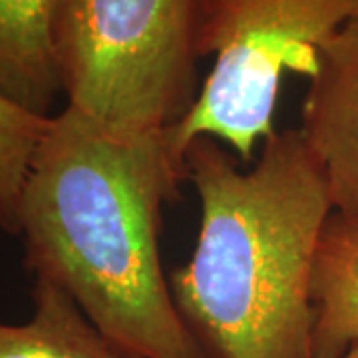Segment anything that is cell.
I'll use <instances>...</instances> for the list:
<instances>
[{
	"label": "cell",
	"instance_id": "1",
	"mask_svg": "<svg viewBox=\"0 0 358 358\" xmlns=\"http://www.w3.org/2000/svg\"><path fill=\"white\" fill-rule=\"evenodd\" d=\"M183 179L166 129L117 134L66 106L22 193L26 268L140 358H217L179 313L162 267L164 209Z\"/></svg>",
	"mask_w": 358,
	"mask_h": 358
},
{
	"label": "cell",
	"instance_id": "2",
	"mask_svg": "<svg viewBox=\"0 0 358 358\" xmlns=\"http://www.w3.org/2000/svg\"><path fill=\"white\" fill-rule=\"evenodd\" d=\"M201 201L189 261L169 275L179 313L217 358H313V267L333 203L299 128L249 169L213 138L185 150Z\"/></svg>",
	"mask_w": 358,
	"mask_h": 358
},
{
	"label": "cell",
	"instance_id": "3",
	"mask_svg": "<svg viewBox=\"0 0 358 358\" xmlns=\"http://www.w3.org/2000/svg\"><path fill=\"white\" fill-rule=\"evenodd\" d=\"M197 0H56L54 44L68 108L117 134L173 128L203 82Z\"/></svg>",
	"mask_w": 358,
	"mask_h": 358
},
{
	"label": "cell",
	"instance_id": "4",
	"mask_svg": "<svg viewBox=\"0 0 358 358\" xmlns=\"http://www.w3.org/2000/svg\"><path fill=\"white\" fill-rule=\"evenodd\" d=\"M358 20V0H197L195 46L213 58L193 110L166 138L185 162L195 138L227 143L241 164L275 131L285 74H317L319 50Z\"/></svg>",
	"mask_w": 358,
	"mask_h": 358
},
{
	"label": "cell",
	"instance_id": "5",
	"mask_svg": "<svg viewBox=\"0 0 358 358\" xmlns=\"http://www.w3.org/2000/svg\"><path fill=\"white\" fill-rule=\"evenodd\" d=\"M299 131L324 176L333 211L358 223V20L319 50Z\"/></svg>",
	"mask_w": 358,
	"mask_h": 358
},
{
	"label": "cell",
	"instance_id": "6",
	"mask_svg": "<svg viewBox=\"0 0 358 358\" xmlns=\"http://www.w3.org/2000/svg\"><path fill=\"white\" fill-rule=\"evenodd\" d=\"M54 14L56 0H0V94L40 117L62 92Z\"/></svg>",
	"mask_w": 358,
	"mask_h": 358
},
{
	"label": "cell",
	"instance_id": "7",
	"mask_svg": "<svg viewBox=\"0 0 358 358\" xmlns=\"http://www.w3.org/2000/svg\"><path fill=\"white\" fill-rule=\"evenodd\" d=\"M310 299L313 358H336L358 346V223L336 211L320 231Z\"/></svg>",
	"mask_w": 358,
	"mask_h": 358
},
{
	"label": "cell",
	"instance_id": "8",
	"mask_svg": "<svg viewBox=\"0 0 358 358\" xmlns=\"http://www.w3.org/2000/svg\"><path fill=\"white\" fill-rule=\"evenodd\" d=\"M32 303L28 322H0V358H140L108 338L58 285L34 279Z\"/></svg>",
	"mask_w": 358,
	"mask_h": 358
},
{
	"label": "cell",
	"instance_id": "9",
	"mask_svg": "<svg viewBox=\"0 0 358 358\" xmlns=\"http://www.w3.org/2000/svg\"><path fill=\"white\" fill-rule=\"evenodd\" d=\"M50 122L52 117L30 114L0 94V229L10 235H20L26 179Z\"/></svg>",
	"mask_w": 358,
	"mask_h": 358
},
{
	"label": "cell",
	"instance_id": "10",
	"mask_svg": "<svg viewBox=\"0 0 358 358\" xmlns=\"http://www.w3.org/2000/svg\"><path fill=\"white\" fill-rule=\"evenodd\" d=\"M336 358H358V346H352L350 350H346L345 355H341V357Z\"/></svg>",
	"mask_w": 358,
	"mask_h": 358
}]
</instances>
